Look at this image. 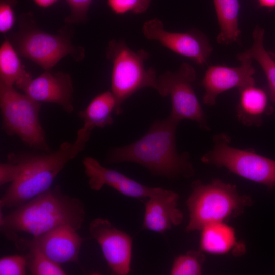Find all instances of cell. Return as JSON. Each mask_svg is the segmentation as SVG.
I'll return each instance as SVG.
<instances>
[{"label": "cell", "instance_id": "cell-1", "mask_svg": "<svg viewBox=\"0 0 275 275\" xmlns=\"http://www.w3.org/2000/svg\"><path fill=\"white\" fill-rule=\"evenodd\" d=\"M85 217L83 203L64 194L57 186L9 214H1L0 228L8 240L24 250L29 242L59 226L70 225L79 230Z\"/></svg>", "mask_w": 275, "mask_h": 275}, {"label": "cell", "instance_id": "cell-2", "mask_svg": "<svg viewBox=\"0 0 275 275\" xmlns=\"http://www.w3.org/2000/svg\"><path fill=\"white\" fill-rule=\"evenodd\" d=\"M93 128L87 124L72 143L64 142L54 151L10 153L7 160L17 163L20 174L0 199V208H17L50 188L66 164L81 153Z\"/></svg>", "mask_w": 275, "mask_h": 275}, {"label": "cell", "instance_id": "cell-3", "mask_svg": "<svg viewBox=\"0 0 275 275\" xmlns=\"http://www.w3.org/2000/svg\"><path fill=\"white\" fill-rule=\"evenodd\" d=\"M179 123L170 116L155 121L137 141L111 149L107 155V162L135 163L147 169L153 175L170 179L192 177L195 170L189 154L179 153L176 149L175 136Z\"/></svg>", "mask_w": 275, "mask_h": 275}, {"label": "cell", "instance_id": "cell-4", "mask_svg": "<svg viewBox=\"0 0 275 275\" xmlns=\"http://www.w3.org/2000/svg\"><path fill=\"white\" fill-rule=\"evenodd\" d=\"M71 26L66 24L56 34L49 33L38 27L33 13L29 11L19 16L17 29L6 36L19 56L44 71L51 70L66 56H70L77 62L84 59V47L72 41L73 30Z\"/></svg>", "mask_w": 275, "mask_h": 275}, {"label": "cell", "instance_id": "cell-5", "mask_svg": "<svg viewBox=\"0 0 275 275\" xmlns=\"http://www.w3.org/2000/svg\"><path fill=\"white\" fill-rule=\"evenodd\" d=\"M191 188L186 201L189 214L187 232L201 230L211 223L236 218L253 204L251 197L240 194L235 185L218 179L208 184L195 181Z\"/></svg>", "mask_w": 275, "mask_h": 275}, {"label": "cell", "instance_id": "cell-6", "mask_svg": "<svg viewBox=\"0 0 275 275\" xmlns=\"http://www.w3.org/2000/svg\"><path fill=\"white\" fill-rule=\"evenodd\" d=\"M106 56L112 63L111 92L116 102L115 114H121L123 103L140 89L151 87L157 91L156 72L144 65L149 56L146 51H134L123 41L112 40L108 43Z\"/></svg>", "mask_w": 275, "mask_h": 275}, {"label": "cell", "instance_id": "cell-7", "mask_svg": "<svg viewBox=\"0 0 275 275\" xmlns=\"http://www.w3.org/2000/svg\"><path fill=\"white\" fill-rule=\"evenodd\" d=\"M41 103L17 91L14 86L0 84L2 129L16 136L26 145L41 152H50L39 119Z\"/></svg>", "mask_w": 275, "mask_h": 275}, {"label": "cell", "instance_id": "cell-8", "mask_svg": "<svg viewBox=\"0 0 275 275\" xmlns=\"http://www.w3.org/2000/svg\"><path fill=\"white\" fill-rule=\"evenodd\" d=\"M211 150L202 156V162L225 167L229 171L269 189L275 186V161L256 153L254 150L234 148L230 139L221 133L213 138Z\"/></svg>", "mask_w": 275, "mask_h": 275}, {"label": "cell", "instance_id": "cell-9", "mask_svg": "<svg viewBox=\"0 0 275 275\" xmlns=\"http://www.w3.org/2000/svg\"><path fill=\"white\" fill-rule=\"evenodd\" d=\"M196 79L193 66L183 63L178 70L167 71L158 77L157 91L162 97L170 96L172 107L170 116L179 122L183 119L196 121L201 128L208 131L206 115L193 88Z\"/></svg>", "mask_w": 275, "mask_h": 275}, {"label": "cell", "instance_id": "cell-10", "mask_svg": "<svg viewBox=\"0 0 275 275\" xmlns=\"http://www.w3.org/2000/svg\"><path fill=\"white\" fill-rule=\"evenodd\" d=\"M143 33L147 39L158 41L165 47L198 64H206L213 50L209 39L201 32L195 29L185 32H168L158 19L145 22Z\"/></svg>", "mask_w": 275, "mask_h": 275}, {"label": "cell", "instance_id": "cell-11", "mask_svg": "<svg viewBox=\"0 0 275 275\" xmlns=\"http://www.w3.org/2000/svg\"><path fill=\"white\" fill-rule=\"evenodd\" d=\"M89 231L100 246L111 272L117 275L128 274L132 258V238L115 227L108 219L102 218L90 223Z\"/></svg>", "mask_w": 275, "mask_h": 275}, {"label": "cell", "instance_id": "cell-12", "mask_svg": "<svg viewBox=\"0 0 275 275\" xmlns=\"http://www.w3.org/2000/svg\"><path fill=\"white\" fill-rule=\"evenodd\" d=\"M240 66L230 67L221 65L209 67L205 72L201 85L205 90L203 97L204 104L214 105L217 96L229 89L237 88L239 90L255 85V70L249 58H237Z\"/></svg>", "mask_w": 275, "mask_h": 275}, {"label": "cell", "instance_id": "cell-13", "mask_svg": "<svg viewBox=\"0 0 275 275\" xmlns=\"http://www.w3.org/2000/svg\"><path fill=\"white\" fill-rule=\"evenodd\" d=\"M22 91L39 103L57 104L67 113L74 111L73 84L68 73L45 70L32 79Z\"/></svg>", "mask_w": 275, "mask_h": 275}, {"label": "cell", "instance_id": "cell-14", "mask_svg": "<svg viewBox=\"0 0 275 275\" xmlns=\"http://www.w3.org/2000/svg\"><path fill=\"white\" fill-rule=\"evenodd\" d=\"M77 231L70 225L59 226L29 242L24 250L36 248L59 264L78 263L84 240Z\"/></svg>", "mask_w": 275, "mask_h": 275}, {"label": "cell", "instance_id": "cell-15", "mask_svg": "<svg viewBox=\"0 0 275 275\" xmlns=\"http://www.w3.org/2000/svg\"><path fill=\"white\" fill-rule=\"evenodd\" d=\"M82 165L89 187L95 191L106 185L126 196L142 198H149L158 188L144 185L120 172L104 167L91 157H85Z\"/></svg>", "mask_w": 275, "mask_h": 275}, {"label": "cell", "instance_id": "cell-16", "mask_svg": "<svg viewBox=\"0 0 275 275\" xmlns=\"http://www.w3.org/2000/svg\"><path fill=\"white\" fill-rule=\"evenodd\" d=\"M178 195L158 187L145 203L142 228L163 233L183 221L182 212L177 208Z\"/></svg>", "mask_w": 275, "mask_h": 275}, {"label": "cell", "instance_id": "cell-17", "mask_svg": "<svg viewBox=\"0 0 275 275\" xmlns=\"http://www.w3.org/2000/svg\"><path fill=\"white\" fill-rule=\"evenodd\" d=\"M200 250L203 252L221 255L233 250L234 253L243 254L245 248L243 243L237 241L234 229L225 222L209 224L201 230Z\"/></svg>", "mask_w": 275, "mask_h": 275}, {"label": "cell", "instance_id": "cell-18", "mask_svg": "<svg viewBox=\"0 0 275 275\" xmlns=\"http://www.w3.org/2000/svg\"><path fill=\"white\" fill-rule=\"evenodd\" d=\"M6 36L0 46V84L23 89L33 79Z\"/></svg>", "mask_w": 275, "mask_h": 275}, {"label": "cell", "instance_id": "cell-19", "mask_svg": "<svg viewBox=\"0 0 275 275\" xmlns=\"http://www.w3.org/2000/svg\"><path fill=\"white\" fill-rule=\"evenodd\" d=\"M239 91L240 98L236 109L239 120L248 126L260 124L261 117L267 105L266 93L255 85L246 87Z\"/></svg>", "mask_w": 275, "mask_h": 275}, {"label": "cell", "instance_id": "cell-20", "mask_svg": "<svg viewBox=\"0 0 275 275\" xmlns=\"http://www.w3.org/2000/svg\"><path fill=\"white\" fill-rule=\"evenodd\" d=\"M219 26L218 43L229 44L237 42L241 31L238 25L239 0H213Z\"/></svg>", "mask_w": 275, "mask_h": 275}, {"label": "cell", "instance_id": "cell-21", "mask_svg": "<svg viewBox=\"0 0 275 275\" xmlns=\"http://www.w3.org/2000/svg\"><path fill=\"white\" fill-rule=\"evenodd\" d=\"M116 106L114 95L111 91H107L95 96L78 115L84 124L93 128H104L113 123L112 114L115 113Z\"/></svg>", "mask_w": 275, "mask_h": 275}, {"label": "cell", "instance_id": "cell-22", "mask_svg": "<svg viewBox=\"0 0 275 275\" xmlns=\"http://www.w3.org/2000/svg\"><path fill=\"white\" fill-rule=\"evenodd\" d=\"M264 30L255 27L253 33V43L250 48L237 56V58H245L255 60L261 67L267 78L270 97L275 102V61L263 46Z\"/></svg>", "mask_w": 275, "mask_h": 275}, {"label": "cell", "instance_id": "cell-23", "mask_svg": "<svg viewBox=\"0 0 275 275\" xmlns=\"http://www.w3.org/2000/svg\"><path fill=\"white\" fill-rule=\"evenodd\" d=\"M26 255L27 268L33 275H65L60 264L53 261L39 249L31 248Z\"/></svg>", "mask_w": 275, "mask_h": 275}, {"label": "cell", "instance_id": "cell-24", "mask_svg": "<svg viewBox=\"0 0 275 275\" xmlns=\"http://www.w3.org/2000/svg\"><path fill=\"white\" fill-rule=\"evenodd\" d=\"M201 250H189L177 256L170 271L172 275H199L202 273L206 256Z\"/></svg>", "mask_w": 275, "mask_h": 275}, {"label": "cell", "instance_id": "cell-25", "mask_svg": "<svg viewBox=\"0 0 275 275\" xmlns=\"http://www.w3.org/2000/svg\"><path fill=\"white\" fill-rule=\"evenodd\" d=\"M27 269L26 256L14 255L0 259V275H24Z\"/></svg>", "mask_w": 275, "mask_h": 275}, {"label": "cell", "instance_id": "cell-26", "mask_svg": "<svg viewBox=\"0 0 275 275\" xmlns=\"http://www.w3.org/2000/svg\"><path fill=\"white\" fill-rule=\"evenodd\" d=\"M151 0H107V5L115 14H123L128 12L135 14L145 12Z\"/></svg>", "mask_w": 275, "mask_h": 275}, {"label": "cell", "instance_id": "cell-27", "mask_svg": "<svg viewBox=\"0 0 275 275\" xmlns=\"http://www.w3.org/2000/svg\"><path fill=\"white\" fill-rule=\"evenodd\" d=\"M70 10L64 19L66 24L72 25L85 22L88 12L93 0H65Z\"/></svg>", "mask_w": 275, "mask_h": 275}, {"label": "cell", "instance_id": "cell-28", "mask_svg": "<svg viewBox=\"0 0 275 275\" xmlns=\"http://www.w3.org/2000/svg\"><path fill=\"white\" fill-rule=\"evenodd\" d=\"M17 0H0V32L5 34L14 26L15 21V8Z\"/></svg>", "mask_w": 275, "mask_h": 275}, {"label": "cell", "instance_id": "cell-29", "mask_svg": "<svg viewBox=\"0 0 275 275\" xmlns=\"http://www.w3.org/2000/svg\"><path fill=\"white\" fill-rule=\"evenodd\" d=\"M19 165L12 161L7 160L0 164V185H3L15 181L20 174Z\"/></svg>", "mask_w": 275, "mask_h": 275}, {"label": "cell", "instance_id": "cell-30", "mask_svg": "<svg viewBox=\"0 0 275 275\" xmlns=\"http://www.w3.org/2000/svg\"><path fill=\"white\" fill-rule=\"evenodd\" d=\"M58 0H33L36 5L42 8H47L54 4Z\"/></svg>", "mask_w": 275, "mask_h": 275}, {"label": "cell", "instance_id": "cell-31", "mask_svg": "<svg viewBox=\"0 0 275 275\" xmlns=\"http://www.w3.org/2000/svg\"><path fill=\"white\" fill-rule=\"evenodd\" d=\"M261 7L275 9V0H256Z\"/></svg>", "mask_w": 275, "mask_h": 275}, {"label": "cell", "instance_id": "cell-32", "mask_svg": "<svg viewBox=\"0 0 275 275\" xmlns=\"http://www.w3.org/2000/svg\"><path fill=\"white\" fill-rule=\"evenodd\" d=\"M268 53L272 58L275 61V53L272 52H268Z\"/></svg>", "mask_w": 275, "mask_h": 275}]
</instances>
